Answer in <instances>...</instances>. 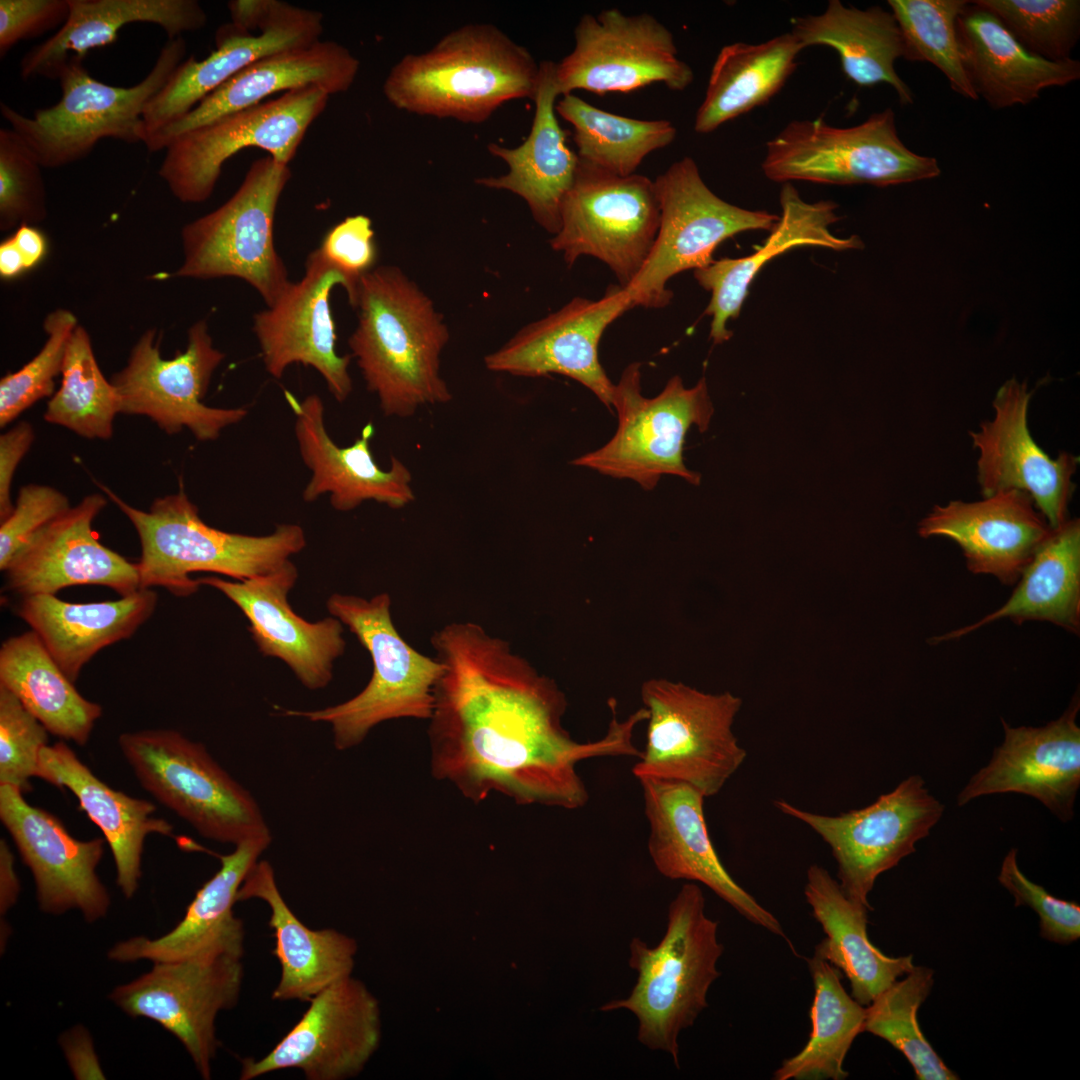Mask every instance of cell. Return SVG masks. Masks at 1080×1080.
<instances>
[{"label": "cell", "mask_w": 1080, "mask_h": 1080, "mask_svg": "<svg viewBox=\"0 0 1080 1080\" xmlns=\"http://www.w3.org/2000/svg\"><path fill=\"white\" fill-rule=\"evenodd\" d=\"M443 665L428 719L430 771L467 800L501 794L519 805L574 810L589 800L580 762L632 756L640 709L602 738L575 740L563 726L567 700L505 639L471 621L447 623L430 639Z\"/></svg>", "instance_id": "cell-1"}, {"label": "cell", "mask_w": 1080, "mask_h": 1080, "mask_svg": "<svg viewBox=\"0 0 1080 1080\" xmlns=\"http://www.w3.org/2000/svg\"><path fill=\"white\" fill-rule=\"evenodd\" d=\"M354 307L351 356L385 416L407 418L422 406L451 401L440 371L449 330L414 281L395 266L373 268L358 282Z\"/></svg>", "instance_id": "cell-2"}, {"label": "cell", "mask_w": 1080, "mask_h": 1080, "mask_svg": "<svg viewBox=\"0 0 1080 1080\" xmlns=\"http://www.w3.org/2000/svg\"><path fill=\"white\" fill-rule=\"evenodd\" d=\"M539 70L530 52L495 25L467 24L402 57L383 93L399 110L481 124L506 102L533 100Z\"/></svg>", "instance_id": "cell-3"}, {"label": "cell", "mask_w": 1080, "mask_h": 1080, "mask_svg": "<svg viewBox=\"0 0 1080 1080\" xmlns=\"http://www.w3.org/2000/svg\"><path fill=\"white\" fill-rule=\"evenodd\" d=\"M723 950L718 922L707 916L701 888L684 884L669 905L660 942L651 947L639 938L630 941L628 962L637 973L631 993L600 1010L633 1013L639 1042L668 1053L678 1068V1037L707 1007L709 988L720 976L717 962Z\"/></svg>", "instance_id": "cell-4"}, {"label": "cell", "mask_w": 1080, "mask_h": 1080, "mask_svg": "<svg viewBox=\"0 0 1080 1080\" xmlns=\"http://www.w3.org/2000/svg\"><path fill=\"white\" fill-rule=\"evenodd\" d=\"M101 490L137 531L141 555L136 563L141 589L163 587L178 597L201 586L191 574L209 572L243 581L268 574L306 546L304 530L281 524L268 535L231 533L207 525L184 489L157 498L149 511L137 509L108 487Z\"/></svg>", "instance_id": "cell-5"}, {"label": "cell", "mask_w": 1080, "mask_h": 1080, "mask_svg": "<svg viewBox=\"0 0 1080 1080\" xmlns=\"http://www.w3.org/2000/svg\"><path fill=\"white\" fill-rule=\"evenodd\" d=\"M186 51L183 37L168 39L149 73L131 87L96 80L84 66V59L72 57L57 78L61 88L57 103L26 116L1 102V116L42 168L82 160L106 138L144 144L145 109L185 60Z\"/></svg>", "instance_id": "cell-6"}, {"label": "cell", "mask_w": 1080, "mask_h": 1080, "mask_svg": "<svg viewBox=\"0 0 1080 1080\" xmlns=\"http://www.w3.org/2000/svg\"><path fill=\"white\" fill-rule=\"evenodd\" d=\"M391 603L386 592L370 599L332 594L326 603L328 612L369 652L371 678L357 695L337 705L311 711L284 710L286 716L328 723L337 750L359 745L383 722L430 718L443 665L401 636L392 619Z\"/></svg>", "instance_id": "cell-7"}, {"label": "cell", "mask_w": 1080, "mask_h": 1080, "mask_svg": "<svg viewBox=\"0 0 1080 1080\" xmlns=\"http://www.w3.org/2000/svg\"><path fill=\"white\" fill-rule=\"evenodd\" d=\"M118 744L141 786L201 836L234 845L271 836L255 798L203 744L172 729L126 732Z\"/></svg>", "instance_id": "cell-8"}, {"label": "cell", "mask_w": 1080, "mask_h": 1080, "mask_svg": "<svg viewBox=\"0 0 1080 1080\" xmlns=\"http://www.w3.org/2000/svg\"><path fill=\"white\" fill-rule=\"evenodd\" d=\"M290 178L289 165L269 155L255 160L225 203L182 228L183 263L174 275L239 278L272 306L291 284L273 238L277 205Z\"/></svg>", "instance_id": "cell-9"}, {"label": "cell", "mask_w": 1080, "mask_h": 1080, "mask_svg": "<svg viewBox=\"0 0 1080 1080\" xmlns=\"http://www.w3.org/2000/svg\"><path fill=\"white\" fill-rule=\"evenodd\" d=\"M641 699L648 726L634 776L682 782L705 798L718 794L747 755L732 731L741 699L663 678L645 681Z\"/></svg>", "instance_id": "cell-10"}, {"label": "cell", "mask_w": 1080, "mask_h": 1080, "mask_svg": "<svg viewBox=\"0 0 1080 1080\" xmlns=\"http://www.w3.org/2000/svg\"><path fill=\"white\" fill-rule=\"evenodd\" d=\"M761 167L775 182L879 187L941 174L934 157L919 155L904 145L891 108L847 128L831 126L822 118L791 121L766 143Z\"/></svg>", "instance_id": "cell-11"}, {"label": "cell", "mask_w": 1080, "mask_h": 1080, "mask_svg": "<svg viewBox=\"0 0 1080 1080\" xmlns=\"http://www.w3.org/2000/svg\"><path fill=\"white\" fill-rule=\"evenodd\" d=\"M612 407L618 415L615 434L571 464L630 479L645 490L654 489L663 475L700 484V474L684 464L683 446L690 427L707 431L714 413L705 377L686 388L675 375L658 395L647 398L641 392V364L634 362L615 385Z\"/></svg>", "instance_id": "cell-12"}, {"label": "cell", "mask_w": 1080, "mask_h": 1080, "mask_svg": "<svg viewBox=\"0 0 1080 1080\" xmlns=\"http://www.w3.org/2000/svg\"><path fill=\"white\" fill-rule=\"evenodd\" d=\"M654 185L660 208L656 239L642 269L624 288L633 307H666L673 297L667 288L671 278L711 264L726 239L745 231H771L779 220V215L721 199L689 156L671 164Z\"/></svg>", "instance_id": "cell-13"}, {"label": "cell", "mask_w": 1080, "mask_h": 1080, "mask_svg": "<svg viewBox=\"0 0 1080 1080\" xmlns=\"http://www.w3.org/2000/svg\"><path fill=\"white\" fill-rule=\"evenodd\" d=\"M329 97L318 86L291 90L185 132L165 148L158 174L175 198L193 204L211 197L223 165L243 149L289 165Z\"/></svg>", "instance_id": "cell-14"}, {"label": "cell", "mask_w": 1080, "mask_h": 1080, "mask_svg": "<svg viewBox=\"0 0 1080 1080\" xmlns=\"http://www.w3.org/2000/svg\"><path fill=\"white\" fill-rule=\"evenodd\" d=\"M659 221L654 181L636 173L618 176L579 158L550 245L568 266L583 255L602 261L626 288L653 247Z\"/></svg>", "instance_id": "cell-15"}, {"label": "cell", "mask_w": 1080, "mask_h": 1080, "mask_svg": "<svg viewBox=\"0 0 1080 1080\" xmlns=\"http://www.w3.org/2000/svg\"><path fill=\"white\" fill-rule=\"evenodd\" d=\"M224 358L204 319L191 325L185 350L171 359L161 357L157 330L148 329L132 348L126 366L111 379L120 413L147 416L167 434L187 428L200 441L216 440L224 428L248 413L243 407L217 408L202 402Z\"/></svg>", "instance_id": "cell-16"}, {"label": "cell", "mask_w": 1080, "mask_h": 1080, "mask_svg": "<svg viewBox=\"0 0 1080 1080\" xmlns=\"http://www.w3.org/2000/svg\"><path fill=\"white\" fill-rule=\"evenodd\" d=\"M775 805L822 837L837 862L842 890L870 910L868 895L878 876L915 852L916 843L929 835L944 812L919 775L904 779L870 805L837 816L808 812L783 800Z\"/></svg>", "instance_id": "cell-17"}, {"label": "cell", "mask_w": 1080, "mask_h": 1080, "mask_svg": "<svg viewBox=\"0 0 1080 1080\" xmlns=\"http://www.w3.org/2000/svg\"><path fill=\"white\" fill-rule=\"evenodd\" d=\"M693 78L665 25L649 13L626 15L617 8L584 14L572 51L556 63L560 96L575 90L628 93L653 83L683 91Z\"/></svg>", "instance_id": "cell-18"}, {"label": "cell", "mask_w": 1080, "mask_h": 1080, "mask_svg": "<svg viewBox=\"0 0 1080 1080\" xmlns=\"http://www.w3.org/2000/svg\"><path fill=\"white\" fill-rule=\"evenodd\" d=\"M243 975L241 958L232 956L157 962L116 987L110 999L128 1015L151 1019L173 1034L209 1079L219 1046L216 1016L237 1004Z\"/></svg>", "instance_id": "cell-19"}, {"label": "cell", "mask_w": 1080, "mask_h": 1080, "mask_svg": "<svg viewBox=\"0 0 1080 1080\" xmlns=\"http://www.w3.org/2000/svg\"><path fill=\"white\" fill-rule=\"evenodd\" d=\"M1033 391L1026 382L1011 378L993 400L992 419L970 431L978 452L977 482L982 497L1007 490L1028 494L1051 529L1069 519V504L1076 485L1072 478L1079 456L1060 452L1055 458L1034 440L1028 427Z\"/></svg>", "instance_id": "cell-20"}, {"label": "cell", "mask_w": 1080, "mask_h": 1080, "mask_svg": "<svg viewBox=\"0 0 1080 1080\" xmlns=\"http://www.w3.org/2000/svg\"><path fill=\"white\" fill-rule=\"evenodd\" d=\"M634 308L626 290L609 285L597 300L575 297L559 310L520 329L484 358L488 370L515 376L559 374L589 389L612 411L615 384L599 360L607 327Z\"/></svg>", "instance_id": "cell-21"}, {"label": "cell", "mask_w": 1080, "mask_h": 1080, "mask_svg": "<svg viewBox=\"0 0 1080 1080\" xmlns=\"http://www.w3.org/2000/svg\"><path fill=\"white\" fill-rule=\"evenodd\" d=\"M342 286L353 303L347 278L334 268L319 249L308 254L303 278L291 283L278 300L253 317V331L267 372L281 378L293 363L313 367L329 392L344 402L352 392L349 374L351 355L336 351V327L330 309V293Z\"/></svg>", "instance_id": "cell-22"}, {"label": "cell", "mask_w": 1080, "mask_h": 1080, "mask_svg": "<svg viewBox=\"0 0 1080 1080\" xmlns=\"http://www.w3.org/2000/svg\"><path fill=\"white\" fill-rule=\"evenodd\" d=\"M291 1030L261 1059L242 1060L241 1080L301 1070L308 1080H340L356 1074L379 1036L373 997L349 976L316 994Z\"/></svg>", "instance_id": "cell-23"}, {"label": "cell", "mask_w": 1080, "mask_h": 1080, "mask_svg": "<svg viewBox=\"0 0 1080 1080\" xmlns=\"http://www.w3.org/2000/svg\"><path fill=\"white\" fill-rule=\"evenodd\" d=\"M0 819L33 875L43 911L77 909L88 922L107 914L110 896L96 873L105 839L74 838L61 820L30 805L19 788L7 784H0Z\"/></svg>", "instance_id": "cell-24"}, {"label": "cell", "mask_w": 1080, "mask_h": 1080, "mask_svg": "<svg viewBox=\"0 0 1080 1080\" xmlns=\"http://www.w3.org/2000/svg\"><path fill=\"white\" fill-rule=\"evenodd\" d=\"M649 824L648 852L657 871L672 880L706 885L744 918L786 938L780 922L728 873L710 839L705 797L682 782L638 779Z\"/></svg>", "instance_id": "cell-25"}, {"label": "cell", "mask_w": 1080, "mask_h": 1080, "mask_svg": "<svg viewBox=\"0 0 1080 1080\" xmlns=\"http://www.w3.org/2000/svg\"><path fill=\"white\" fill-rule=\"evenodd\" d=\"M297 578L298 570L288 560L268 574L243 581L217 576L197 580L223 593L242 611L264 656L282 660L306 688L318 690L331 682L334 662L344 654V625L333 616L308 622L296 614L288 594Z\"/></svg>", "instance_id": "cell-26"}, {"label": "cell", "mask_w": 1080, "mask_h": 1080, "mask_svg": "<svg viewBox=\"0 0 1080 1080\" xmlns=\"http://www.w3.org/2000/svg\"><path fill=\"white\" fill-rule=\"evenodd\" d=\"M1079 709L1077 696L1042 727H1012L1002 719L1003 742L960 791L957 804L1012 792L1037 799L1061 821L1071 820L1080 787Z\"/></svg>", "instance_id": "cell-27"}, {"label": "cell", "mask_w": 1080, "mask_h": 1080, "mask_svg": "<svg viewBox=\"0 0 1080 1080\" xmlns=\"http://www.w3.org/2000/svg\"><path fill=\"white\" fill-rule=\"evenodd\" d=\"M106 504L102 494L87 495L39 530L5 569L7 588L22 597L76 585L105 586L121 597L139 591L137 564L105 547L93 531Z\"/></svg>", "instance_id": "cell-28"}, {"label": "cell", "mask_w": 1080, "mask_h": 1080, "mask_svg": "<svg viewBox=\"0 0 1080 1080\" xmlns=\"http://www.w3.org/2000/svg\"><path fill=\"white\" fill-rule=\"evenodd\" d=\"M322 32V13L278 0H272L258 33L243 31L232 23L219 27L216 49L202 60L193 56L185 59L148 103L144 112L147 138L181 119L256 60L318 41Z\"/></svg>", "instance_id": "cell-29"}, {"label": "cell", "mask_w": 1080, "mask_h": 1080, "mask_svg": "<svg viewBox=\"0 0 1080 1080\" xmlns=\"http://www.w3.org/2000/svg\"><path fill=\"white\" fill-rule=\"evenodd\" d=\"M284 395L295 415L300 457L312 472L302 493L305 502L329 494L335 510L348 512L368 500L392 509H401L415 500L411 472L401 460L392 455L387 470L374 460L370 442L375 428L371 422L362 428L353 444L340 447L326 430L324 405L318 395L301 401L287 390Z\"/></svg>", "instance_id": "cell-30"}, {"label": "cell", "mask_w": 1080, "mask_h": 1080, "mask_svg": "<svg viewBox=\"0 0 1080 1080\" xmlns=\"http://www.w3.org/2000/svg\"><path fill=\"white\" fill-rule=\"evenodd\" d=\"M1032 498L1019 490L982 500L935 505L918 523L922 538L945 537L962 550L969 571L1013 585L1051 532Z\"/></svg>", "instance_id": "cell-31"}, {"label": "cell", "mask_w": 1080, "mask_h": 1080, "mask_svg": "<svg viewBox=\"0 0 1080 1080\" xmlns=\"http://www.w3.org/2000/svg\"><path fill=\"white\" fill-rule=\"evenodd\" d=\"M359 69L360 62L349 49L331 40L277 51L237 73L181 119L149 136L144 145L150 152L165 150L175 137L279 92L309 86L329 95L346 92Z\"/></svg>", "instance_id": "cell-32"}, {"label": "cell", "mask_w": 1080, "mask_h": 1080, "mask_svg": "<svg viewBox=\"0 0 1080 1080\" xmlns=\"http://www.w3.org/2000/svg\"><path fill=\"white\" fill-rule=\"evenodd\" d=\"M271 836L244 840L227 855H219L220 869L196 892L184 917L165 935L149 939L134 937L117 943L108 952L111 960L153 963L208 959L220 956L242 958L245 931L233 906L246 876L267 849Z\"/></svg>", "instance_id": "cell-33"}, {"label": "cell", "mask_w": 1080, "mask_h": 1080, "mask_svg": "<svg viewBox=\"0 0 1080 1080\" xmlns=\"http://www.w3.org/2000/svg\"><path fill=\"white\" fill-rule=\"evenodd\" d=\"M779 201V220L754 253L714 260L708 266L694 270L695 280L711 293L704 314L711 317L709 336L714 344H722L732 337L727 324L739 317L750 285L768 260L796 247L834 251L864 247L857 235L838 237L831 232V225L841 219L836 213L838 204L834 201L807 202L791 183L783 184Z\"/></svg>", "instance_id": "cell-34"}, {"label": "cell", "mask_w": 1080, "mask_h": 1080, "mask_svg": "<svg viewBox=\"0 0 1080 1080\" xmlns=\"http://www.w3.org/2000/svg\"><path fill=\"white\" fill-rule=\"evenodd\" d=\"M534 96L535 112L528 137L510 148L490 143L488 151L506 162V174L475 180L481 186L506 190L521 197L533 219L548 233L560 228L562 202L571 188L579 157L567 144L555 110L560 96L556 86V62H539Z\"/></svg>", "instance_id": "cell-35"}, {"label": "cell", "mask_w": 1080, "mask_h": 1080, "mask_svg": "<svg viewBox=\"0 0 1080 1080\" xmlns=\"http://www.w3.org/2000/svg\"><path fill=\"white\" fill-rule=\"evenodd\" d=\"M956 30L968 79L992 109L1027 105L1042 90L1080 78L1078 60L1049 61L1030 53L976 1L959 16Z\"/></svg>", "instance_id": "cell-36"}, {"label": "cell", "mask_w": 1080, "mask_h": 1080, "mask_svg": "<svg viewBox=\"0 0 1080 1080\" xmlns=\"http://www.w3.org/2000/svg\"><path fill=\"white\" fill-rule=\"evenodd\" d=\"M36 777L68 789L78 799L81 809L109 844L118 887L127 899L132 898L142 876L145 838L152 833L172 836L173 826L154 816L156 807L150 801L105 784L64 741L41 750Z\"/></svg>", "instance_id": "cell-37"}, {"label": "cell", "mask_w": 1080, "mask_h": 1080, "mask_svg": "<svg viewBox=\"0 0 1080 1080\" xmlns=\"http://www.w3.org/2000/svg\"><path fill=\"white\" fill-rule=\"evenodd\" d=\"M69 5L66 22L23 56L22 79L57 80L70 58L84 59L90 50L114 43L128 24H154L174 39L204 28L208 21L196 0H69Z\"/></svg>", "instance_id": "cell-38"}, {"label": "cell", "mask_w": 1080, "mask_h": 1080, "mask_svg": "<svg viewBox=\"0 0 1080 1080\" xmlns=\"http://www.w3.org/2000/svg\"><path fill=\"white\" fill-rule=\"evenodd\" d=\"M252 898L266 902L271 911L268 924L274 930L273 954L281 965L272 999L309 1002L329 985L349 976L356 950L354 941L333 929H310L299 920L284 900L268 861L258 860L239 889L238 901Z\"/></svg>", "instance_id": "cell-39"}, {"label": "cell", "mask_w": 1080, "mask_h": 1080, "mask_svg": "<svg viewBox=\"0 0 1080 1080\" xmlns=\"http://www.w3.org/2000/svg\"><path fill=\"white\" fill-rule=\"evenodd\" d=\"M158 596L140 589L114 601L70 603L52 594L25 596L16 608L75 683L83 666L103 648L130 638L156 609Z\"/></svg>", "instance_id": "cell-40"}, {"label": "cell", "mask_w": 1080, "mask_h": 1080, "mask_svg": "<svg viewBox=\"0 0 1080 1080\" xmlns=\"http://www.w3.org/2000/svg\"><path fill=\"white\" fill-rule=\"evenodd\" d=\"M804 894L826 935L815 954L845 974L851 996L859 1004L868 1006L913 969L912 955L890 957L871 943L867 934L870 909L849 898L825 868H808Z\"/></svg>", "instance_id": "cell-41"}, {"label": "cell", "mask_w": 1080, "mask_h": 1080, "mask_svg": "<svg viewBox=\"0 0 1080 1080\" xmlns=\"http://www.w3.org/2000/svg\"><path fill=\"white\" fill-rule=\"evenodd\" d=\"M802 49L828 46L839 55L848 79L862 87L880 83L891 86L902 105L914 102L910 87L895 70L905 55L901 30L894 15L880 6L847 7L830 0L825 11L792 19L790 32Z\"/></svg>", "instance_id": "cell-42"}, {"label": "cell", "mask_w": 1080, "mask_h": 1080, "mask_svg": "<svg viewBox=\"0 0 1080 1080\" xmlns=\"http://www.w3.org/2000/svg\"><path fill=\"white\" fill-rule=\"evenodd\" d=\"M1007 602L975 624L934 638L948 641L1008 618L1016 624L1048 621L1078 634L1080 630V521L1068 519L1052 529L1023 569Z\"/></svg>", "instance_id": "cell-43"}, {"label": "cell", "mask_w": 1080, "mask_h": 1080, "mask_svg": "<svg viewBox=\"0 0 1080 1080\" xmlns=\"http://www.w3.org/2000/svg\"><path fill=\"white\" fill-rule=\"evenodd\" d=\"M0 685L11 691L49 733L79 746L86 745L102 715L101 705L77 691L33 630L2 643Z\"/></svg>", "instance_id": "cell-44"}, {"label": "cell", "mask_w": 1080, "mask_h": 1080, "mask_svg": "<svg viewBox=\"0 0 1080 1080\" xmlns=\"http://www.w3.org/2000/svg\"><path fill=\"white\" fill-rule=\"evenodd\" d=\"M802 50L789 32L766 42H736L724 46L712 67L694 130L715 131L724 123L764 105L796 70Z\"/></svg>", "instance_id": "cell-45"}, {"label": "cell", "mask_w": 1080, "mask_h": 1080, "mask_svg": "<svg viewBox=\"0 0 1080 1080\" xmlns=\"http://www.w3.org/2000/svg\"><path fill=\"white\" fill-rule=\"evenodd\" d=\"M814 984L812 1030L804 1048L774 1072L776 1080H843L845 1057L865 1019V1008L847 993L839 970L815 954L808 960Z\"/></svg>", "instance_id": "cell-46"}, {"label": "cell", "mask_w": 1080, "mask_h": 1080, "mask_svg": "<svg viewBox=\"0 0 1080 1080\" xmlns=\"http://www.w3.org/2000/svg\"><path fill=\"white\" fill-rule=\"evenodd\" d=\"M573 127L578 157L618 176L635 174L644 158L670 145L677 134L668 120H640L601 110L573 93L556 103Z\"/></svg>", "instance_id": "cell-47"}, {"label": "cell", "mask_w": 1080, "mask_h": 1080, "mask_svg": "<svg viewBox=\"0 0 1080 1080\" xmlns=\"http://www.w3.org/2000/svg\"><path fill=\"white\" fill-rule=\"evenodd\" d=\"M59 390L44 413L45 421L63 426L87 439H110L119 410L116 388L96 361L91 339L78 325L68 342Z\"/></svg>", "instance_id": "cell-48"}, {"label": "cell", "mask_w": 1080, "mask_h": 1080, "mask_svg": "<svg viewBox=\"0 0 1080 1080\" xmlns=\"http://www.w3.org/2000/svg\"><path fill=\"white\" fill-rule=\"evenodd\" d=\"M934 971L914 966L902 980H896L865 1008L862 1032L878 1036L900 1051L910 1062L919 1080H955L922 1033L917 1014L929 996Z\"/></svg>", "instance_id": "cell-49"}, {"label": "cell", "mask_w": 1080, "mask_h": 1080, "mask_svg": "<svg viewBox=\"0 0 1080 1080\" xmlns=\"http://www.w3.org/2000/svg\"><path fill=\"white\" fill-rule=\"evenodd\" d=\"M970 1L889 0L891 13L901 30L904 59L928 62L961 96L978 100L964 68L957 36V20Z\"/></svg>", "instance_id": "cell-50"}, {"label": "cell", "mask_w": 1080, "mask_h": 1080, "mask_svg": "<svg viewBox=\"0 0 1080 1080\" xmlns=\"http://www.w3.org/2000/svg\"><path fill=\"white\" fill-rule=\"evenodd\" d=\"M1030 53L1065 61L1080 37L1078 0H976Z\"/></svg>", "instance_id": "cell-51"}, {"label": "cell", "mask_w": 1080, "mask_h": 1080, "mask_svg": "<svg viewBox=\"0 0 1080 1080\" xmlns=\"http://www.w3.org/2000/svg\"><path fill=\"white\" fill-rule=\"evenodd\" d=\"M77 326L76 316L68 309H55L45 317L47 339L41 350L18 371L0 380L1 427L53 393L54 379L61 374L66 348Z\"/></svg>", "instance_id": "cell-52"}, {"label": "cell", "mask_w": 1080, "mask_h": 1080, "mask_svg": "<svg viewBox=\"0 0 1080 1080\" xmlns=\"http://www.w3.org/2000/svg\"><path fill=\"white\" fill-rule=\"evenodd\" d=\"M42 166L11 129H0V229L38 224L47 217Z\"/></svg>", "instance_id": "cell-53"}, {"label": "cell", "mask_w": 1080, "mask_h": 1080, "mask_svg": "<svg viewBox=\"0 0 1080 1080\" xmlns=\"http://www.w3.org/2000/svg\"><path fill=\"white\" fill-rule=\"evenodd\" d=\"M48 730L21 701L0 685V784L23 793L37 776L39 754L48 745Z\"/></svg>", "instance_id": "cell-54"}, {"label": "cell", "mask_w": 1080, "mask_h": 1080, "mask_svg": "<svg viewBox=\"0 0 1080 1080\" xmlns=\"http://www.w3.org/2000/svg\"><path fill=\"white\" fill-rule=\"evenodd\" d=\"M998 881L1015 899V906H1028L1040 918L1041 936L1052 942L1069 944L1080 937V906L1054 897L1029 880L1017 863V850L1003 859Z\"/></svg>", "instance_id": "cell-55"}, {"label": "cell", "mask_w": 1080, "mask_h": 1080, "mask_svg": "<svg viewBox=\"0 0 1080 1080\" xmlns=\"http://www.w3.org/2000/svg\"><path fill=\"white\" fill-rule=\"evenodd\" d=\"M70 508L68 498L51 486H23L12 513L0 525V569L5 571L24 544Z\"/></svg>", "instance_id": "cell-56"}, {"label": "cell", "mask_w": 1080, "mask_h": 1080, "mask_svg": "<svg viewBox=\"0 0 1080 1080\" xmlns=\"http://www.w3.org/2000/svg\"><path fill=\"white\" fill-rule=\"evenodd\" d=\"M318 249L349 281L354 307L358 282L374 268L377 257L371 219L362 214L346 217L326 233Z\"/></svg>", "instance_id": "cell-57"}, {"label": "cell", "mask_w": 1080, "mask_h": 1080, "mask_svg": "<svg viewBox=\"0 0 1080 1080\" xmlns=\"http://www.w3.org/2000/svg\"><path fill=\"white\" fill-rule=\"evenodd\" d=\"M69 12V0H0V57L19 41L60 28Z\"/></svg>", "instance_id": "cell-58"}, {"label": "cell", "mask_w": 1080, "mask_h": 1080, "mask_svg": "<svg viewBox=\"0 0 1080 1080\" xmlns=\"http://www.w3.org/2000/svg\"><path fill=\"white\" fill-rule=\"evenodd\" d=\"M30 423L22 421L0 436V521L9 517L14 509L11 501V484L15 470L34 441Z\"/></svg>", "instance_id": "cell-59"}, {"label": "cell", "mask_w": 1080, "mask_h": 1080, "mask_svg": "<svg viewBox=\"0 0 1080 1080\" xmlns=\"http://www.w3.org/2000/svg\"><path fill=\"white\" fill-rule=\"evenodd\" d=\"M20 884L14 869V856L5 839L0 840V910L5 914L16 902Z\"/></svg>", "instance_id": "cell-60"}, {"label": "cell", "mask_w": 1080, "mask_h": 1080, "mask_svg": "<svg viewBox=\"0 0 1080 1080\" xmlns=\"http://www.w3.org/2000/svg\"><path fill=\"white\" fill-rule=\"evenodd\" d=\"M19 249L26 269L36 266L45 256L47 243L40 230L32 225H21L11 236Z\"/></svg>", "instance_id": "cell-61"}, {"label": "cell", "mask_w": 1080, "mask_h": 1080, "mask_svg": "<svg viewBox=\"0 0 1080 1080\" xmlns=\"http://www.w3.org/2000/svg\"><path fill=\"white\" fill-rule=\"evenodd\" d=\"M25 270L24 259L10 236L0 244V275L4 279H12Z\"/></svg>", "instance_id": "cell-62"}]
</instances>
